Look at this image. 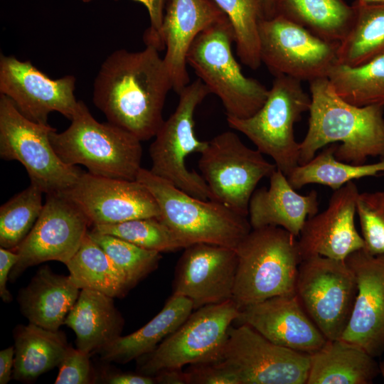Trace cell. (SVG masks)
I'll return each instance as SVG.
<instances>
[{"instance_id": "cell-1", "label": "cell", "mask_w": 384, "mask_h": 384, "mask_svg": "<svg viewBox=\"0 0 384 384\" xmlns=\"http://www.w3.org/2000/svg\"><path fill=\"white\" fill-rule=\"evenodd\" d=\"M172 89L159 50L121 48L102 62L93 82L92 102L107 122L142 141L155 137L164 119L163 109Z\"/></svg>"}, {"instance_id": "cell-2", "label": "cell", "mask_w": 384, "mask_h": 384, "mask_svg": "<svg viewBox=\"0 0 384 384\" xmlns=\"http://www.w3.org/2000/svg\"><path fill=\"white\" fill-rule=\"evenodd\" d=\"M309 90V128L299 143V165L338 142L334 156L341 161L363 164L369 157L384 158V106L353 105L334 92L327 78L310 82Z\"/></svg>"}, {"instance_id": "cell-3", "label": "cell", "mask_w": 384, "mask_h": 384, "mask_svg": "<svg viewBox=\"0 0 384 384\" xmlns=\"http://www.w3.org/2000/svg\"><path fill=\"white\" fill-rule=\"evenodd\" d=\"M235 250L238 266L232 301L240 310L295 293L302 261L297 237L281 227L252 229Z\"/></svg>"}, {"instance_id": "cell-4", "label": "cell", "mask_w": 384, "mask_h": 384, "mask_svg": "<svg viewBox=\"0 0 384 384\" xmlns=\"http://www.w3.org/2000/svg\"><path fill=\"white\" fill-rule=\"evenodd\" d=\"M70 126L50 134V141L66 164L85 166L98 176L134 181L142 169L141 141L109 122H100L79 100Z\"/></svg>"}, {"instance_id": "cell-5", "label": "cell", "mask_w": 384, "mask_h": 384, "mask_svg": "<svg viewBox=\"0 0 384 384\" xmlns=\"http://www.w3.org/2000/svg\"><path fill=\"white\" fill-rule=\"evenodd\" d=\"M137 180L155 198L160 218L183 247L206 242L236 249L252 230L248 217L211 200L196 198L142 168Z\"/></svg>"}, {"instance_id": "cell-6", "label": "cell", "mask_w": 384, "mask_h": 384, "mask_svg": "<svg viewBox=\"0 0 384 384\" xmlns=\"http://www.w3.org/2000/svg\"><path fill=\"white\" fill-rule=\"evenodd\" d=\"M234 34L230 21L201 32L187 54L188 64L210 93L222 102L227 117L247 118L264 105L269 90L243 75L232 50Z\"/></svg>"}, {"instance_id": "cell-7", "label": "cell", "mask_w": 384, "mask_h": 384, "mask_svg": "<svg viewBox=\"0 0 384 384\" xmlns=\"http://www.w3.org/2000/svg\"><path fill=\"white\" fill-rule=\"evenodd\" d=\"M311 96L302 82L276 76L262 107L247 118L227 117L230 127L245 135L262 154L270 156L277 169L287 176L298 165L299 143L294 125L309 110Z\"/></svg>"}, {"instance_id": "cell-8", "label": "cell", "mask_w": 384, "mask_h": 384, "mask_svg": "<svg viewBox=\"0 0 384 384\" xmlns=\"http://www.w3.org/2000/svg\"><path fill=\"white\" fill-rule=\"evenodd\" d=\"M210 94L198 78L178 95L175 111L166 120L149 147L150 171L184 192L198 198L211 200L210 191L201 175L188 170L186 159L189 154L201 153L208 141H201L194 132V113L205 97Z\"/></svg>"}, {"instance_id": "cell-9", "label": "cell", "mask_w": 384, "mask_h": 384, "mask_svg": "<svg viewBox=\"0 0 384 384\" xmlns=\"http://www.w3.org/2000/svg\"><path fill=\"white\" fill-rule=\"evenodd\" d=\"M55 129L23 115L11 100L0 94V156L19 161L31 183L46 194L63 192L73 186L83 171L65 164L50 141Z\"/></svg>"}, {"instance_id": "cell-10", "label": "cell", "mask_w": 384, "mask_h": 384, "mask_svg": "<svg viewBox=\"0 0 384 384\" xmlns=\"http://www.w3.org/2000/svg\"><path fill=\"white\" fill-rule=\"evenodd\" d=\"M239 311L232 300L197 309L153 351L137 359V372L154 376L165 370L220 361Z\"/></svg>"}, {"instance_id": "cell-11", "label": "cell", "mask_w": 384, "mask_h": 384, "mask_svg": "<svg viewBox=\"0 0 384 384\" xmlns=\"http://www.w3.org/2000/svg\"><path fill=\"white\" fill-rule=\"evenodd\" d=\"M198 167L212 201L248 217L250 198L258 183L277 169L259 150L246 146L234 132H222L208 141Z\"/></svg>"}, {"instance_id": "cell-12", "label": "cell", "mask_w": 384, "mask_h": 384, "mask_svg": "<svg viewBox=\"0 0 384 384\" xmlns=\"http://www.w3.org/2000/svg\"><path fill=\"white\" fill-rule=\"evenodd\" d=\"M356 292L355 274L346 260L315 256L303 260L299 266L295 294L328 340L341 338Z\"/></svg>"}, {"instance_id": "cell-13", "label": "cell", "mask_w": 384, "mask_h": 384, "mask_svg": "<svg viewBox=\"0 0 384 384\" xmlns=\"http://www.w3.org/2000/svg\"><path fill=\"white\" fill-rule=\"evenodd\" d=\"M218 361L238 384H306L310 354L277 345L242 324L229 329Z\"/></svg>"}, {"instance_id": "cell-14", "label": "cell", "mask_w": 384, "mask_h": 384, "mask_svg": "<svg viewBox=\"0 0 384 384\" xmlns=\"http://www.w3.org/2000/svg\"><path fill=\"white\" fill-rule=\"evenodd\" d=\"M260 43L262 63L274 77L310 82L327 78L337 63L339 43L321 39L280 15L261 22Z\"/></svg>"}, {"instance_id": "cell-15", "label": "cell", "mask_w": 384, "mask_h": 384, "mask_svg": "<svg viewBox=\"0 0 384 384\" xmlns=\"http://www.w3.org/2000/svg\"><path fill=\"white\" fill-rule=\"evenodd\" d=\"M90 223L85 215L60 193L46 194L41 215L14 250L18 260L9 280L14 282L28 267L47 261L65 265L80 247Z\"/></svg>"}, {"instance_id": "cell-16", "label": "cell", "mask_w": 384, "mask_h": 384, "mask_svg": "<svg viewBox=\"0 0 384 384\" xmlns=\"http://www.w3.org/2000/svg\"><path fill=\"white\" fill-rule=\"evenodd\" d=\"M75 82L74 75L52 79L30 60L0 55V94L36 123L48 124V115L53 112L72 119L79 102L74 95Z\"/></svg>"}, {"instance_id": "cell-17", "label": "cell", "mask_w": 384, "mask_h": 384, "mask_svg": "<svg viewBox=\"0 0 384 384\" xmlns=\"http://www.w3.org/2000/svg\"><path fill=\"white\" fill-rule=\"evenodd\" d=\"M60 193L85 215L92 226L136 218H160L155 198L137 180L107 178L83 171L73 186Z\"/></svg>"}, {"instance_id": "cell-18", "label": "cell", "mask_w": 384, "mask_h": 384, "mask_svg": "<svg viewBox=\"0 0 384 384\" xmlns=\"http://www.w3.org/2000/svg\"><path fill=\"white\" fill-rule=\"evenodd\" d=\"M238 266L235 249L206 242L184 248L175 269L173 293L193 309L232 300Z\"/></svg>"}, {"instance_id": "cell-19", "label": "cell", "mask_w": 384, "mask_h": 384, "mask_svg": "<svg viewBox=\"0 0 384 384\" xmlns=\"http://www.w3.org/2000/svg\"><path fill=\"white\" fill-rule=\"evenodd\" d=\"M345 260L355 274L357 292L341 339L375 358L384 353V255H373L361 249Z\"/></svg>"}, {"instance_id": "cell-20", "label": "cell", "mask_w": 384, "mask_h": 384, "mask_svg": "<svg viewBox=\"0 0 384 384\" xmlns=\"http://www.w3.org/2000/svg\"><path fill=\"white\" fill-rule=\"evenodd\" d=\"M358 193L356 185L348 182L334 191L326 210L306 219L298 237L302 260L315 256L345 260L363 249L355 225Z\"/></svg>"}, {"instance_id": "cell-21", "label": "cell", "mask_w": 384, "mask_h": 384, "mask_svg": "<svg viewBox=\"0 0 384 384\" xmlns=\"http://www.w3.org/2000/svg\"><path fill=\"white\" fill-rule=\"evenodd\" d=\"M234 324H247L272 342L311 354L328 341L296 294L277 296L240 309Z\"/></svg>"}, {"instance_id": "cell-22", "label": "cell", "mask_w": 384, "mask_h": 384, "mask_svg": "<svg viewBox=\"0 0 384 384\" xmlns=\"http://www.w3.org/2000/svg\"><path fill=\"white\" fill-rule=\"evenodd\" d=\"M228 20L213 0H171L161 36L166 50L163 59L172 90L177 94L190 83L186 58L197 36L212 25Z\"/></svg>"}, {"instance_id": "cell-23", "label": "cell", "mask_w": 384, "mask_h": 384, "mask_svg": "<svg viewBox=\"0 0 384 384\" xmlns=\"http://www.w3.org/2000/svg\"><path fill=\"white\" fill-rule=\"evenodd\" d=\"M295 190L277 169L270 176L269 188L255 190L250 198L248 219L252 229L281 227L298 238L307 217L318 213L319 203L316 191L301 195Z\"/></svg>"}, {"instance_id": "cell-24", "label": "cell", "mask_w": 384, "mask_h": 384, "mask_svg": "<svg viewBox=\"0 0 384 384\" xmlns=\"http://www.w3.org/2000/svg\"><path fill=\"white\" fill-rule=\"evenodd\" d=\"M80 289L69 275L57 274L48 266H43L19 291L20 310L29 323L59 331L75 305Z\"/></svg>"}, {"instance_id": "cell-25", "label": "cell", "mask_w": 384, "mask_h": 384, "mask_svg": "<svg viewBox=\"0 0 384 384\" xmlns=\"http://www.w3.org/2000/svg\"><path fill=\"white\" fill-rule=\"evenodd\" d=\"M113 299L98 291L80 290L64 322L75 332L78 349L95 353L121 336L124 319Z\"/></svg>"}, {"instance_id": "cell-26", "label": "cell", "mask_w": 384, "mask_h": 384, "mask_svg": "<svg viewBox=\"0 0 384 384\" xmlns=\"http://www.w3.org/2000/svg\"><path fill=\"white\" fill-rule=\"evenodd\" d=\"M380 373L375 357L341 338L310 354L306 384H370Z\"/></svg>"}, {"instance_id": "cell-27", "label": "cell", "mask_w": 384, "mask_h": 384, "mask_svg": "<svg viewBox=\"0 0 384 384\" xmlns=\"http://www.w3.org/2000/svg\"><path fill=\"white\" fill-rule=\"evenodd\" d=\"M193 309V304L189 299L172 294L162 309L144 326L131 334L119 336L95 353L104 361L122 364L138 359L153 351L175 331Z\"/></svg>"}, {"instance_id": "cell-28", "label": "cell", "mask_w": 384, "mask_h": 384, "mask_svg": "<svg viewBox=\"0 0 384 384\" xmlns=\"http://www.w3.org/2000/svg\"><path fill=\"white\" fill-rule=\"evenodd\" d=\"M13 378L31 382L58 366L69 346L65 335L32 323L15 331Z\"/></svg>"}, {"instance_id": "cell-29", "label": "cell", "mask_w": 384, "mask_h": 384, "mask_svg": "<svg viewBox=\"0 0 384 384\" xmlns=\"http://www.w3.org/2000/svg\"><path fill=\"white\" fill-rule=\"evenodd\" d=\"M282 16L324 41L339 43L348 33L354 10L343 0H274Z\"/></svg>"}, {"instance_id": "cell-30", "label": "cell", "mask_w": 384, "mask_h": 384, "mask_svg": "<svg viewBox=\"0 0 384 384\" xmlns=\"http://www.w3.org/2000/svg\"><path fill=\"white\" fill-rule=\"evenodd\" d=\"M351 26L339 43L337 63L356 67L384 55V4L355 1Z\"/></svg>"}, {"instance_id": "cell-31", "label": "cell", "mask_w": 384, "mask_h": 384, "mask_svg": "<svg viewBox=\"0 0 384 384\" xmlns=\"http://www.w3.org/2000/svg\"><path fill=\"white\" fill-rule=\"evenodd\" d=\"M65 265L80 289L98 291L113 298L122 297L130 289L123 274L88 232Z\"/></svg>"}, {"instance_id": "cell-32", "label": "cell", "mask_w": 384, "mask_h": 384, "mask_svg": "<svg viewBox=\"0 0 384 384\" xmlns=\"http://www.w3.org/2000/svg\"><path fill=\"white\" fill-rule=\"evenodd\" d=\"M337 144H331L306 164L298 165L287 176L294 189L318 183L336 191L348 182L368 176L384 175V158L370 164H353L338 160Z\"/></svg>"}, {"instance_id": "cell-33", "label": "cell", "mask_w": 384, "mask_h": 384, "mask_svg": "<svg viewBox=\"0 0 384 384\" xmlns=\"http://www.w3.org/2000/svg\"><path fill=\"white\" fill-rule=\"evenodd\" d=\"M327 79L334 92L353 105L384 106V55L356 67L336 63Z\"/></svg>"}, {"instance_id": "cell-34", "label": "cell", "mask_w": 384, "mask_h": 384, "mask_svg": "<svg viewBox=\"0 0 384 384\" xmlns=\"http://www.w3.org/2000/svg\"><path fill=\"white\" fill-rule=\"evenodd\" d=\"M228 18L234 34L236 53L247 67L257 70L262 64L260 26L267 18L265 0H213Z\"/></svg>"}, {"instance_id": "cell-35", "label": "cell", "mask_w": 384, "mask_h": 384, "mask_svg": "<svg viewBox=\"0 0 384 384\" xmlns=\"http://www.w3.org/2000/svg\"><path fill=\"white\" fill-rule=\"evenodd\" d=\"M43 191L31 183L0 208V245L14 250L28 235L43 205Z\"/></svg>"}, {"instance_id": "cell-36", "label": "cell", "mask_w": 384, "mask_h": 384, "mask_svg": "<svg viewBox=\"0 0 384 384\" xmlns=\"http://www.w3.org/2000/svg\"><path fill=\"white\" fill-rule=\"evenodd\" d=\"M90 236L124 276L129 289L157 269L161 252L146 250L118 237L88 230Z\"/></svg>"}, {"instance_id": "cell-37", "label": "cell", "mask_w": 384, "mask_h": 384, "mask_svg": "<svg viewBox=\"0 0 384 384\" xmlns=\"http://www.w3.org/2000/svg\"><path fill=\"white\" fill-rule=\"evenodd\" d=\"M92 230L118 237L140 247L159 252L184 249L174 232L156 218H143L92 226Z\"/></svg>"}, {"instance_id": "cell-38", "label": "cell", "mask_w": 384, "mask_h": 384, "mask_svg": "<svg viewBox=\"0 0 384 384\" xmlns=\"http://www.w3.org/2000/svg\"><path fill=\"white\" fill-rule=\"evenodd\" d=\"M363 250L384 255V191L359 193L356 200Z\"/></svg>"}, {"instance_id": "cell-39", "label": "cell", "mask_w": 384, "mask_h": 384, "mask_svg": "<svg viewBox=\"0 0 384 384\" xmlns=\"http://www.w3.org/2000/svg\"><path fill=\"white\" fill-rule=\"evenodd\" d=\"M90 354L79 349L68 347L58 365L55 384H88L93 383L94 376L90 361Z\"/></svg>"}, {"instance_id": "cell-40", "label": "cell", "mask_w": 384, "mask_h": 384, "mask_svg": "<svg viewBox=\"0 0 384 384\" xmlns=\"http://www.w3.org/2000/svg\"><path fill=\"white\" fill-rule=\"evenodd\" d=\"M188 384H238L234 373L220 361L189 365Z\"/></svg>"}, {"instance_id": "cell-41", "label": "cell", "mask_w": 384, "mask_h": 384, "mask_svg": "<svg viewBox=\"0 0 384 384\" xmlns=\"http://www.w3.org/2000/svg\"><path fill=\"white\" fill-rule=\"evenodd\" d=\"M89 3L94 0H80ZM143 4L148 11L150 26L145 31L143 38L146 46H151L161 51L164 50L161 31L166 8L171 0H132Z\"/></svg>"}, {"instance_id": "cell-42", "label": "cell", "mask_w": 384, "mask_h": 384, "mask_svg": "<svg viewBox=\"0 0 384 384\" xmlns=\"http://www.w3.org/2000/svg\"><path fill=\"white\" fill-rule=\"evenodd\" d=\"M18 260V255L13 250L0 248V297L4 302H10L12 296L6 287L7 281L13 267Z\"/></svg>"}, {"instance_id": "cell-43", "label": "cell", "mask_w": 384, "mask_h": 384, "mask_svg": "<svg viewBox=\"0 0 384 384\" xmlns=\"http://www.w3.org/2000/svg\"><path fill=\"white\" fill-rule=\"evenodd\" d=\"M102 381L110 384H154V376L140 373H112L102 377Z\"/></svg>"}, {"instance_id": "cell-44", "label": "cell", "mask_w": 384, "mask_h": 384, "mask_svg": "<svg viewBox=\"0 0 384 384\" xmlns=\"http://www.w3.org/2000/svg\"><path fill=\"white\" fill-rule=\"evenodd\" d=\"M15 348L8 347L0 351V383L6 384L13 377Z\"/></svg>"}, {"instance_id": "cell-45", "label": "cell", "mask_w": 384, "mask_h": 384, "mask_svg": "<svg viewBox=\"0 0 384 384\" xmlns=\"http://www.w3.org/2000/svg\"><path fill=\"white\" fill-rule=\"evenodd\" d=\"M154 377L159 384H188L186 373L182 369L162 370Z\"/></svg>"}, {"instance_id": "cell-46", "label": "cell", "mask_w": 384, "mask_h": 384, "mask_svg": "<svg viewBox=\"0 0 384 384\" xmlns=\"http://www.w3.org/2000/svg\"><path fill=\"white\" fill-rule=\"evenodd\" d=\"M266 5L267 18H272L275 16L274 0H265Z\"/></svg>"}, {"instance_id": "cell-47", "label": "cell", "mask_w": 384, "mask_h": 384, "mask_svg": "<svg viewBox=\"0 0 384 384\" xmlns=\"http://www.w3.org/2000/svg\"><path fill=\"white\" fill-rule=\"evenodd\" d=\"M359 3L366 4H384V0H356Z\"/></svg>"}, {"instance_id": "cell-48", "label": "cell", "mask_w": 384, "mask_h": 384, "mask_svg": "<svg viewBox=\"0 0 384 384\" xmlns=\"http://www.w3.org/2000/svg\"><path fill=\"white\" fill-rule=\"evenodd\" d=\"M379 365H380V372L384 370V358Z\"/></svg>"}]
</instances>
